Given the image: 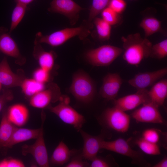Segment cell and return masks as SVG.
I'll return each mask as SVG.
<instances>
[{
    "label": "cell",
    "instance_id": "cell-22",
    "mask_svg": "<svg viewBox=\"0 0 167 167\" xmlns=\"http://www.w3.org/2000/svg\"><path fill=\"white\" fill-rule=\"evenodd\" d=\"M73 150H70L62 141L60 142L54 150L50 159L53 164L62 165L70 160Z\"/></svg>",
    "mask_w": 167,
    "mask_h": 167
},
{
    "label": "cell",
    "instance_id": "cell-21",
    "mask_svg": "<svg viewBox=\"0 0 167 167\" xmlns=\"http://www.w3.org/2000/svg\"><path fill=\"white\" fill-rule=\"evenodd\" d=\"M150 101L158 107L162 105L167 96V79H162L155 83L148 91Z\"/></svg>",
    "mask_w": 167,
    "mask_h": 167
},
{
    "label": "cell",
    "instance_id": "cell-13",
    "mask_svg": "<svg viewBox=\"0 0 167 167\" xmlns=\"http://www.w3.org/2000/svg\"><path fill=\"white\" fill-rule=\"evenodd\" d=\"M135 93L115 99L114 106L124 111L133 109L141 105L151 102L146 89L137 90Z\"/></svg>",
    "mask_w": 167,
    "mask_h": 167
},
{
    "label": "cell",
    "instance_id": "cell-27",
    "mask_svg": "<svg viewBox=\"0 0 167 167\" xmlns=\"http://www.w3.org/2000/svg\"><path fill=\"white\" fill-rule=\"evenodd\" d=\"M94 24L96 26L98 37L103 40H109L111 33V25L102 18H95Z\"/></svg>",
    "mask_w": 167,
    "mask_h": 167
},
{
    "label": "cell",
    "instance_id": "cell-39",
    "mask_svg": "<svg viewBox=\"0 0 167 167\" xmlns=\"http://www.w3.org/2000/svg\"><path fill=\"white\" fill-rule=\"evenodd\" d=\"M154 167H167V158L165 157L155 165Z\"/></svg>",
    "mask_w": 167,
    "mask_h": 167
},
{
    "label": "cell",
    "instance_id": "cell-33",
    "mask_svg": "<svg viewBox=\"0 0 167 167\" xmlns=\"http://www.w3.org/2000/svg\"><path fill=\"white\" fill-rule=\"evenodd\" d=\"M81 153L79 151L73 150L70 161L65 165L66 167H87L90 165L87 161H84Z\"/></svg>",
    "mask_w": 167,
    "mask_h": 167
},
{
    "label": "cell",
    "instance_id": "cell-26",
    "mask_svg": "<svg viewBox=\"0 0 167 167\" xmlns=\"http://www.w3.org/2000/svg\"><path fill=\"white\" fill-rule=\"evenodd\" d=\"M11 16V24L9 32L14 30L21 22L25 14L27 9V6L22 4L16 3Z\"/></svg>",
    "mask_w": 167,
    "mask_h": 167
},
{
    "label": "cell",
    "instance_id": "cell-42",
    "mask_svg": "<svg viewBox=\"0 0 167 167\" xmlns=\"http://www.w3.org/2000/svg\"><path fill=\"white\" fill-rule=\"evenodd\" d=\"M1 149V148H0V150Z\"/></svg>",
    "mask_w": 167,
    "mask_h": 167
},
{
    "label": "cell",
    "instance_id": "cell-28",
    "mask_svg": "<svg viewBox=\"0 0 167 167\" xmlns=\"http://www.w3.org/2000/svg\"><path fill=\"white\" fill-rule=\"evenodd\" d=\"M135 143L146 154L153 155L161 154L160 148L157 144L147 141L142 137L136 140Z\"/></svg>",
    "mask_w": 167,
    "mask_h": 167
},
{
    "label": "cell",
    "instance_id": "cell-23",
    "mask_svg": "<svg viewBox=\"0 0 167 167\" xmlns=\"http://www.w3.org/2000/svg\"><path fill=\"white\" fill-rule=\"evenodd\" d=\"M16 127L8 119L6 109H3L0 123V148L6 147Z\"/></svg>",
    "mask_w": 167,
    "mask_h": 167
},
{
    "label": "cell",
    "instance_id": "cell-20",
    "mask_svg": "<svg viewBox=\"0 0 167 167\" xmlns=\"http://www.w3.org/2000/svg\"><path fill=\"white\" fill-rule=\"evenodd\" d=\"M40 130V128L31 129L16 127L6 147L11 148L18 143L36 139L39 135Z\"/></svg>",
    "mask_w": 167,
    "mask_h": 167
},
{
    "label": "cell",
    "instance_id": "cell-34",
    "mask_svg": "<svg viewBox=\"0 0 167 167\" xmlns=\"http://www.w3.org/2000/svg\"><path fill=\"white\" fill-rule=\"evenodd\" d=\"M161 131L155 128H148L143 132L142 137L145 140L157 144L161 139Z\"/></svg>",
    "mask_w": 167,
    "mask_h": 167
},
{
    "label": "cell",
    "instance_id": "cell-18",
    "mask_svg": "<svg viewBox=\"0 0 167 167\" xmlns=\"http://www.w3.org/2000/svg\"><path fill=\"white\" fill-rule=\"evenodd\" d=\"M34 43V57L37 60L40 67L50 72L54 66L56 54L53 51H45L41 44L35 40Z\"/></svg>",
    "mask_w": 167,
    "mask_h": 167
},
{
    "label": "cell",
    "instance_id": "cell-10",
    "mask_svg": "<svg viewBox=\"0 0 167 167\" xmlns=\"http://www.w3.org/2000/svg\"><path fill=\"white\" fill-rule=\"evenodd\" d=\"M158 108L151 102H148L135 110L132 113V116L138 122L165 124Z\"/></svg>",
    "mask_w": 167,
    "mask_h": 167
},
{
    "label": "cell",
    "instance_id": "cell-30",
    "mask_svg": "<svg viewBox=\"0 0 167 167\" xmlns=\"http://www.w3.org/2000/svg\"><path fill=\"white\" fill-rule=\"evenodd\" d=\"M111 0H92L90 9L89 21L94 19L99 14L108 6Z\"/></svg>",
    "mask_w": 167,
    "mask_h": 167
},
{
    "label": "cell",
    "instance_id": "cell-15",
    "mask_svg": "<svg viewBox=\"0 0 167 167\" xmlns=\"http://www.w3.org/2000/svg\"><path fill=\"white\" fill-rule=\"evenodd\" d=\"M79 131L83 140V147L81 151L84 159L91 161L97 156L98 152L101 149L102 142L104 140L103 134L98 135H92L81 129Z\"/></svg>",
    "mask_w": 167,
    "mask_h": 167
},
{
    "label": "cell",
    "instance_id": "cell-9",
    "mask_svg": "<svg viewBox=\"0 0 167 167\" xmlns=\"http://www.w3.org/2000/svg\"><path fill=\"white\" fill-rule=\"evenodd\" d=\"M60 89L57 84L50 83L47 88L40 91L30 98L29 104L38 108H47L51 103L59 100L62 96Z\"/></svg>",
    "mask_w": 167,
    "mask_h": 167
},
{
    "label": "cell",
    "instance_id": "cell-3",
    "mask_svg": "<svg viewBox=\"0 0 167 167\" xmlns=\"http://www.w3.org/2000/svg\"><path fill=\"white\" fill-rule=\"evenodd\" d=\"M69 91L78 101L88 103L95 96L96 87L94 82L87 74L79 71L74 74Z\"/></svg>",
    "mask_w": 167,
    "mask_h": 167
},
{
    "label": "cell",
    "instance_id": "cell-17",
    "mask_svg": "<svg viewBox=\"0 0 167 167\" xmlns=\"http://www.w3.org/2000/svg\"><path fill=\"white\" fill-rule=\"evenodd\" d=\"M24 78L11 70L6 58L0 62V83L7 88L20 86Z\"/></svg>",
    "mask_w": 167,
    "mask_h": 167
},
{
    "label": "cell",
    "instance_id": "cell-24",
    "mask_svg": "<svg viewBox=\"0 0 167 167\" xmlns=\"http://www.w3.org/2000/svg\"><path fill=\"white\" fill-rule=\"evenodd\" d=\"M140 26L143 30L146 37L155 33L163 32L161 22L153 17L144 18L141 21Z\"/></svg>",
    "mask_w": 167,
    "mask_h": 167
},
{
    "label": "cell",
    "instance_id": "cell-35",
    "mask_svg": "<svg viewBox=\"0 0 167 167\" xmlns=\"http://www.w3.org/2000/svg\"><path fill=\"white\" fill-rule=\"evenodd\" d=\"M50 72L41 67L36 70L33 74V78L40 83L45 84L49 79Z\"/></svg>",
    "mask_w": 167,
    "mask_h": 167
},
{
    "label": "cell",
    "instance_id": "cell-32",
    "mask_svg": "<svg viewBox=\"0 0 167 167\" xmlns=\"http://www.w3.org/2000/svg\"><path fill=\"white\" fill-rule=\"evenodd\" d=\"M101 15L102 18L111 26L118 24L120 20L119 14L109 6L102 11Z\"/></svg>",
    "mask_w": 167,
    "mask_h": 167
},
{
    "label": "cell",
    "instance_id": "cell-8",
    "mask_svg": "<svg viewBox=\"0 0 167 167\" xmlns=\"http://www.w3.org/2000/svg\"><path fill=\"white\" fill-rule=\"evenodd\" d=\"M102 118L108 127L116 131L124 133L129 128L130 116L125 111L115 106L106 109Z\"/></svg>",
    "mask_w": 167,
    "mask_h": 167
},
{
    "label": "cell",
    "instance_id": "cell-5",
    "mask_svg": "<svg viewBox=\"0 0 167 167\" xmlns=\"http://www.w3.org/2000/svg\"><path fill=\"white\" fill-rule=\"evenodd\" d=\"M46 115L42 111L41 113V125L39 135L32 144H25L22 147V153L24 156L31 155L40 167H47L49 166L48 152L45 144L43 134L44 124Z\"/></svg>",
    "mask_w": 167,
    "mask_h": 167
},
{
    "label": "cell",
    "instance_id": "cell-41",
    "mask_svg": "<svg viewBox=\"0 0 167 167\" xmlns=\"http://www.w3.org/2000/svg\"><path fill=\"white\" fill-rule=\"evenodd\" d=\"M1 86H2V84L0 83V90L1 88Z\"/></svg>",
    "mask_w": 167,
    "mask_h": 167
},
{
    "label": "cell",
    "instance_id": "cell-29",
    "mask_svg": "<svg viewBox=\"0 0 167 167\" xmlns=\"http://www.w3.org/2000/svg\"><path fill=\"white\" fill-rule=\"evenodd\" d=\"M167 55V39L152 45L149 57L161 59L165 58Z\"/></svg>",
    "mask_w": 167,
    "mask_h": 167
},
{
    "label": "cell",
    "instance_id": "cell-14",
    "mask_svg": "<svg viewBox=\"0 0 167 167\" xmlns=\"http://www.w3.org/2000/svg\"><path fill=\"white\" fill-rule=\"evenodd\" d=\"M167 74L166 67L152 71L139 73L129 80L128 83L137 90L145 89L154 84Z\"/></svg>",
    "mask_w": 167,
    "mask_h": 167
},
{
    "label": "cell",
    "instance_id": "cell-12",
    "mask_svg": "<svg viewBox=\"0 0 167 167\" xmlns=\"http://www.w3.org/2000/svg\"><path fill=\"white\" fill-rule=\"evenodd\" d=\"M83 9L73 0H53L48 10L63 15L74 24L79 18L80 11Z\"/></svg>",
    "mask_w": 167,
    "mask_h": 167
},
{
    "label": "cell",
    "instance_id": "cell-40",
    "mask_svg": "<svg viewBox=\"0 0 167 167\" xmlns=\"http://www.w3.org/2000/svg\"><path fill=\"white\" fill-rule=\"evenodd\" d=\"M34 0H15L16 3H19L27 6Z\"/></svg>",
    "mask_w": 167,
    "mask_h": 167
},
{
    "label": "cell",
    "instance_id": "cell-16",
    "mask_svg": "<svg viewBox=\"0 0 167 167\" xmlns=\"http://www.w3.org/2000/svg\"><path fill=\"white\" fill-rule=\"evenodd\" d=\"M123 83V80L118 73H109L104 78L100 90L101 96L108 100L115 99Z\"/></svg>",
    "mask_w": 167,
    "mask_h": 167
},
{
    "label": "cell",
    "instance_id": "cell-37",
    "mask_svg": "<svg viewBox=\"0 0 167 167\" xmlns=\"http://www.w3.org/2000/svg\"><path fill=\"white\" fill-rule=\"evenodd\" d=\"M108 6L119 14L125 10L126 3L124 0H111Z\"/></svg>",
    "mask_w": 167,
    "mask_h": 167
},
{
    "label": "cell",
    "instance_id": "cell-6",
    "mask_svg": "<svg viewBox=\"0 0 167 167\" xmlns=\"http://www.w3.org/2000/svg\"><path fill=\"white\" fill-rule=\"evenodd\" d=\"M118 47L105 45L88 51L87 59L92 65L97 66H106L110 65L123 52Z\"/></svg>",
    "mask_w": 167,
    "mask_h": 167
},
{
    "label": "cell",
    "instance_id": "cell-36",
    "mask_svg": "<svg viewBox=\"0 0 167 167\" xmlns=\"http://www.w3.org/2000/svg\"><path fill=\"white\" fill-rule=\"evenodd\" d=\"M25 165L21 161L11 157L5 158L0 161V167H24Z\"/></svg>",
    "mask_w": 167,
    "mask_h": 167
},
{
    "label": "cell",
    "instance_id": "cell-4",
    "mask_svg": "<svg viewBox=\"0 0 167 167\" xmlns=\"http://www.w3.org/2000/svg\"><path fill=\"white\" fill-rule=\"evenodd\" d=\"M59 101L57 105L53 107L50 105L47 108L62 122L72 125L78 131L86 122L84 117L69 105L68 97L62 96Z\"/></svg>",
    "mask_w": 167,
    "mask_h": 167
},
{
    "label": "cell",
    "instance_id": "cell-7",
    "mask_svg": "<svg viewBox=\"0 0 167 167\" xmlns=\"http://www.w3.org/2000/svg\"><path fill=\"white\" fill-rule=\"evenodd\" d=\"M101 149L128 156L131 159L133 163L136 164L145 166L150 165V164L144 159L142 154L132 149L128 141L123 139L119 138L112 141L104 140L101 143Z\"/></svg>",
    "mask_w": 167,
    "mask_h": 167
},
{
    "label": "cell",
    "instance_id": "cell-11",
    "mask_svg": "<svg viewBox=\"0 0 167 167\" xmlns=\"http://www.w3.org/2000/svg\"><path fill=\"white\" fill-rule=\"evenodd\" d=\"M0 51L5 54L15 58L16 62L22 65L26 61L25 58L20 52L17 45L11 36L8 30L0 27Z\"/></svg>",
    "mask_w": 167,
    "mask_h": 167
},
{
    "label": "cell",
    "instance_id": "cell-19",
    "mask_svg": "<svg viewBox=\"0 0 167 167\" xmlns=\"http://www.w3.org/2000/svg\"><path fill=\"white\" fill-rule=\"evenodd\" d=\"M7 118L15 126L20 127L24 125L29 117V111L24 105L16 104L10 106L6 109Z\"/></svg>",
    "mask_w": 167,
    "mask_h": 167
},
{
    "label": "cell",
    "instance_id": "cell-25",
    "mask_svg": "<svg viewBox=\"0 0 167 167\" xmlns=\"http://www.w3.org/2000/svg\"><path fill=\"white\" fill-rule=\"evenodd\" d=\"M20 87L24 94L31 97L45 89V84L40 83L33 79H24Z\"/></svg>",
    "mask_w": 167,
    "mask_h": 167
},
{
    "label": "cell",
    "instance_id": "cell-2",
    "mask_svg": "<svg viewBox=\"0 0 167 167\" xmlns=\"http://www.w3.org/2000/svg\"><path fill=\"white\" fill-rule=\"evenodd\" d=\"M91 26L88 24H86L76 27L66 28L45 35L38 32L36 34L35 40L41 44L44 43L52 47H57L75 36H78L81 40H84L90 33Z\"/></svg>",
    "mask_w": 167,
    "mask_h": 167
},
{
    "label": "cell",
    "instance_id": "cell-38",
    "mask_svg": "<svg viewBox=\"0 0 167 167\" xmlns=\"http://www.w3.org/2000/svg\"><path fill=\"white\" fill-rule=\"evenodd\" d=\"M13 98V94L12 91L10 90L4 91L0 95V113L6 105L12 100Z\"/></svg>",
    "mask_w": 167,
    "mask_h": 167
},
{
    "label": "cell",
    "instance_id": "cell-31",
    "mask_svg": "<svg viewBox=\"0 0 167 167\" xmlns=\"http://www.w3.org/2000/svg\"><path fill=\"white\" fill-rule=\"evenodd\" d=\"M91 161L90 166L91 167H109L118 165L111 155H108L105 157L97 156Z\"/></svg>",
    "mask_w": 167,
    "mask_h": 167
},
{
    "label": "cell",
    "instance_id": "cell-1",
    "mask_svg": "<svg viewBox=\"0 0 167 167\" xmlns=\"http://www.w3.org/2000/svg\"><path fill=\"white\" fill-rule=\"evenodd\" d=\"M124 51L123 59L129 64L138 66L145 58L150 56L152 45L139 33L122 37Z\"/></svg>",
    "mask_w": 167,
    "mask_h": 167
}]
</instances>
